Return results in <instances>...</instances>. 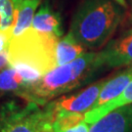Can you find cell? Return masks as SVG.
<instances>
[{"label": "cell", "mask_w": 132, "mask_h": 132, "mask_svg": "<svg viewBox=\"0 0 132 132\" xmlns=\"http://www.w3.org/2000/svg\"><path fill=\"white\" fill-rule=\"evenodd\" d=\"M132 104V79L128 83L125 88L121 91V93L117 96L108 103L102 105L97 108L91 109L90 111L84 113V120L89 124L94 123L98 119L103 118L107 113L113 112L118 108Z\"/></svg>", "instance_id": "11"}, {"label": "cell", "mask_w": 132, "mask_h": 132, "mask_svg": "<svg viewBox=\"0 0 132 132\" xmlns=\"http://www.w3.org/2000/svg\"><path fill=\"white\" fill-rule=\"evenodd\" d=\"M89 132H132V106H124L107 113L91 124Z\"/></svg>", "instance_id": "7"}, {"label": "cell", "mask_w": 132, "mask_h": 132, "mask_svg": "<svg viewBox=\"0 0 132 132\" xmlns=\"http://www.w3.org/2000/svg\"><path fill=\"white\" fill-rule=\"evenodd\" d=\"M8 66V52L2 51L0 52V71Z\"/></svg>", "instance_id": "17"}, {"label": "cell", "mask_w": 132, "mask_h": 132, "mask_svg": "<svg viewBox=\"0 0 132 132\" xmlns=\"http://www.w3.org/2000/svg\"><path fill=\"white\" fill-rule=\"evenodd\" d=\"M106 79L98 81L76 94L60 97L50 103L47 108L52 112H71L85 113L93 108Z\"/></svg>", "instance_id": "5"}, {"label": "cell", "mask_w": 132, "mask_h": 132, "mask_svg": "<svg viewBox=\"0 0 132 132\" xmlns=\"http://www.w3.org/2000/svg\"><path fill=\"white\" fill-rule=\"evenodd\" d=\"M85 53V47L77 42L70 33L59 39L56 45V64L63 66L76 60Z\"/></svg>", "instance_id": "12"}, {"label": "cell", "mask_w": 132, "mask_h": 132, "mask_svg": "<svg viewBox=\"0 0 132 132\" xmlns=\"http://www.w3.org/2000/svg\"><path fill=\"white\" fill-rule=\"evenodd\" d=\"M59 37L43 33L31 27L17 36H12L8 46V66L23 77L27 86L40 79L57 67L56 45Z\"/></svg>", "instance_id": "1"}, {"label": "cell", "mask_w": 132, "mask_h": 132, "mask_svg": "<svg viewBox=\"0 0 132 132\" xmlns=\"http://www.w3.org/2000/svg\"><path fill=\"white\" fill-rule=\"evenodd\" d=\"M131 79L132 66L128 67V69L124 70L116 76H113V78H111L110 80L106 79L102 89L100 91L99 96H98L92 109L106 104L109 101H111L113 98H116L117 96H118L121 93V91L125 88V86L130 82Z\"/></svg>", "instance_id": "10"}, {"label": "cell", "mask_w": 132, "mask_h": 132, "mask_svg": "<svg viewBox=\"0 0 132 132\" xmlns=\"http://www.w3.org/2000/svg\"><path fill=\"white\" fill-rule=\"evenodd\" d=\"M27 84L18 71L7 66L0 71V91H20Z\"/></svg>", "instance_id": "14"}, {"label": "cell", "mask_w": 132, "mask_h": 132, "mask_svg": "<svg viewBox=\"0 0 132 132\" xmlns=\"http://www.w3.org/2000/svg\"><path fill=\"white\" fill-rule=\"evenodd\" d=\"M31 28L39 32L51 33L60 37L63 34L61 17L46 3L33 17Z\"/></svg>", "instance_id": "9"}, {"label": "cell", "mask_w": 132, "mask_h": 132, "mask_svg": "<svg viewBox=\"0 0 132 132\" xmlns=\"http://www.w3.org/2000/svg\"><path fill=\"white\" fill-rule=\"evenodd\" d=\"M14 5L12 0H0V31L13 28L14 24Z\"/></svg>", "instance_id": "15"}, {"label": "cell", "mask_w": 132, "mask_h": 132, "mask_svg": "<svg viewBox=\"0 0 132 132\" xmlns=\"http://www.w3.org/2000/svg\"><path fill=\"white\" fill-rule=\"evenodd\" d=\"M0 132H53L52 112L32 102L24 108L7 105L0 113Z\"/></svg>", "instance_id": "4"}, {"label": "cell", "mask_w": 132, "mask_h": 132, "mask_svg": "<svg viewBox=\"0 0 132 132\" xmlns=\"http://www.w3.org/2000/svg\"><path fill=\"white\" fill-rule=\"evenodd\" d=\"M122 18L117 0H84L73 15L70 34L83 47L97 49L108 42Z\"/></svg>", "instance_id": "3"}, {"label": "cell", "mask_w": 132, "mask_h": 132, "mask_svg": "<svg viewBox=\"0 0 132 132\" xmlns=\"http://www.w3.org/2000/svg\"><path fill=\"white\" fill-rule=\"evenodd\" d=\"M90 126H91V124H89L85 120H83V121H81V122L78 123L76 126H73V127L69 128V129H66L64 131L60 132H89Z\"/></svg>", "instance_id": "16"}, {"label": "cell", "mask_w": 132, "mask_h": 132, "mask_svg": "<svg viewBox=\"0 0 132 132\" xmlns=\"http://www.w3.org/2000/svg\"><path fill=\"white\" fill-rule=\"evenodd\" d=\"M101 68L99 53L85 52L75 61L54 68L40 79L20 90L19 95L28 102L41 106L86 83Z\"/></svg>", "instance_id": "2"}, {"label": "cell", "mask_w": 132, "mask_h": 132, "mask_svg": "<svg viewBox=\"0 0 132 132\" xmlns=\"http://www.w3.org/2000/svg\"><path fill=\"white\" fill-rule=\"evenodd\" d=\"M99 53L102 67L119 68L132 66V28L113 40Z\"/></svg>", "instance_id": "6"}, {"label": "cell", "mask_w": 132, "mask_h": 132, "mask_svg": "<svg viewBox=\"0 0 132 132\" xmlns=\"http://www.w3.org/2000/svg\"><path fill=\"white\" fill-rule=\"evenodd\" d=\"M84 120V113L71 112H57L52 113L53 132L64 131L71 128Z\"/></svg>", "instance_id": "13"}, {"label": "cell", "mask_w": 132, "mask_h": 132, "mask_svg": "<svg viewBox=\"0 0 132 132\" xmlns=\"http://www.w3.org/2000/svg\"><path fill=\"white\" fill-rule=\"evenodd\" d=\"M14 5V24L12 36L24 32L31 27L33 15L39 5V0H12Z\"/></svg>", "instance_id": "8"}]
</instances>
